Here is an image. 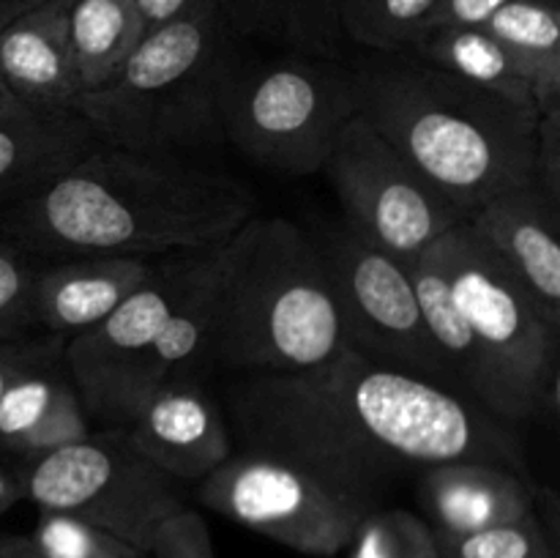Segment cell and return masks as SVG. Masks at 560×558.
I'll return each instance as SVG.
<instances>
[{
    "instance_id": "obj_1",
    "label": "cell",
    "mask_w": 560,
    "mask_h": 558,
    "mask_svg": "<svg viewBox=\"0 0 560 558\" xmlns=\"http://www.w3.org/2000/svg\"><path fill=\"white\" fill-rule=\"evenodd\" d=\"M230 410L241 449L299 465L375 509L405 476L441 463L525 474L509 421L353 348L301 372H255L230 394Z\"/></svg>"
},
{
    "instance_id": "obj_2",
    "label": "cell",
    "mask_w": 560,
    "mask_h": 558,
    "mask_svg": "<svg viewBox=\"0 0 560 558\" xmlns=\"http://www.w3.org/2000/svg\"><path fill=\"white\" fill-rule=\"evenodd\" d=\"M255 208V191L233 175L98 142L5 213L0 235L42 260L164 257L228 244Z\"/></svg>"
},
{
    "instance_id": "obj_3",
    "label": "cell",
    "mask_w": 560,
    "mask_h": 558,
    "mask_svg": "<svg viewBox=\"0 0 560 558\" xmlns=\"http://www.w3.org/2000/svg\"><path fill=\"white\" fill-rule=\"evenodd\" d=\"M359 113L468 217L534 181L539 109L435 69L413 53L350 60Z\"/></svg>"
},
{
    "instance_id": "obj_4",
    "label": "cell",
    "mask_w": 560,
    "mask_h": 558,
    "mask_svg": "<svg viewBox=\"0 0 560 558\" xmlns=\"http://www.w3.org/2000/svg\"><path fill=\"white\" fill-rule=\"evenodd\" d=\"M348 348L315 235L284 217H252L219 246L213 361L301 372Z\"/></svg>"
},
{
    "instance_id": "obj_5",
    "label": "cell",
    "mask_w": 560,
    "mask_h": 558,
    "mask_svg": "<svg viewBox=\"0 0 560 558\" xmlns=\"http://www.w3.org/2000/svg\"><path fill=\"white\" fill-rule=\"evenodd\" d=\"M228 0L191 9L145 31L113 82L82 93L74 113L107 146L175 153L222 140L217 82L224 60Z\"/></svg>"
},
{
    "instance_id": "obj_6",
    "label": "cell",
    "mask_w": 560,
    "mask_h": 558,
    "mask_svg": "<svg viewBox=\"0 0 560 558\" xmlns=\"http://www.w3.org/2000/svg\"><path fill=\"white\" fill-rule=\"evenodd\" d=\"M430 249L485 361L487 410L503 421L556 416L560 332L465 219L432 241Z\"/></svg>"
},
{
    "instance_id": "obj_7",
    "label": "cell",
    "mask_w": 560,
    "mask_h": 558,
    "mask_svg": "<svg viewBox=\"0 0 560 558\" xmlns=\"http://www.w3.org/2000/svg\"><path fill=\"white\" fill-rule=\"evenodd\" d=\"M222 140L277 173L315 175L348 120L359 88L342 60L290 53L235 66L224 55L217 82Z\"/></svg>"
},
{
    "instance_id": "obj_8",
    "label": "cell",
    "mask_w": 560,
    "mask_h": 558,
    "mask_svg": "<svg viewBox=\"0 0 560 558\" xmlns=\"http://www.w3.org/2000/svg\"><path fill=\"white\" fill-rule=\"evenodd\" d=\"M27 501L120 536L148 556L159 525L186 507L175 479L148 463L120 427L27 460Z\"/></svg>"
},
{
    "instance_id": "obj_9",
    "label": "cell",
    "mask_w": 560,
    "mask_h": 558,
    "mask_svg": "<svg viewBox=\"0 0 560 558\" xmlns=\"http://www.w3.org/2000/svg\"><path fill=\"white\" fill-rule=\"evenodd\" d=\"M320 173L331 181L345 228L405 266L465 219L361 113L348 120Z\"/></svg>"
},
{
    "instance_id": "obj_10",
    "label": "cell",
    "mask_w": 560,
    "mask_h": 558,
    "mask_svg": "<svg viewBox=\"0 0 560 558\" xmlns=\"http://www.w3.org/2000/svg\"><path fill=\"white\" fill-rule=\"evenodd\" d=\"M197 498L233 523L320 558L350 547L361 520L375 509L299 465L246 449L208 474Z\"/></svg>"
},
{
    "instance_id": "obj_11",
    "label": "cell",
    "mask_w": 560,
    "mask_h": 558,
    "mask_svg": "<svg viewBox=\"0 0 560 558\" xmlns=\"http://www.w3.org/2000/svg\"><path fill=\"white\" fill-rule=\"evenodd\" d=\"M312 235L326 260L348 348L454 392V377L432 342L408 266L366 246L345 224Z\"/></svg>"
},
{
    "instance_id": "obj_12",
    "label": "cell",
    "mask_w": 560,
    "mask_h": 558,
    "mask_svg": "<svg viewBox=\"0 0 560 558\" xmlns=\"http://www.w3.org/2000/svg\"><path fill=\"white\" fill-rule=\"evenodd\" d=\"M202 257L206 252L164 255L118 310L71 337L63 361L88 416L113 421L120 392L189 290Z\"/></svg>"
},
{
    "instance_id": "obj_13",
    "label": "cell",
    "mask_w": 560,
    "mask_h": 558,
    "mask_svg": "<svg viewBox=\"0 0 560 558\" xmlns=\"http://www.w3.org/2000/svg\"><path fill=\"white\" fill-rule=\"evenodd\" d=\"M118 427L148 463L178 485H200L235 452L222 410L195 381L162 383Z\"/></svg>"
},
{
    "instance_id": "obj_14",
    "label": "cell",
    "mask_w": 560,
    "mask_h": 558,
    "mask_svg": "<svg viewBox=\"0 0 560 558\" xmlns=\"http://www.w3.org/2000/svg\"><path fill=\"white\" fill-rule=\"evenodd\" d=\"M558 208L536 181L503 191L465 217L503 266L528 290L541 317L560 332Z\"/></svg>"
},
{
    "instance_id": "obj_15",
    "label": "cell",
    "mask_w": 560,
    "mask_h": 558,
    "mask_svg": "<svg viewBox=\"0 0 560 558\" xmlns=\"http://www.w3.org/2000/svg\"><path fill=\"white\" fill-rule=\"evenodd\" d=\"M153 257H60L44 260L33 282V321L47 334H74L118 310L153 274Z\"/></svg>"
},
{
    "instance_id": "obj_16",
    "label": "cell",
    "mask_w": 560,
    "mask_h": 558,
    "mask_svg": "<svg viewBox=\"0 0 560 558\" xmlns=\"http://www.w3.org/2000/svg\"><path fill=\"white\" fill-rule=\"evenodd\" d=\"M427 525L435 534H474L514 523L536 509V487L528 474L495 463H441L416 479Z\"/></svg>"
},
{
    "instance_id": "obj_17",
    "label": "cell",
    "mask_w": 560,
    "mask_h": 558,
    "mask_svg": "<svg viewBox=\"0 0 560 558\" xmlns=\"http://www.w3.org/2000/svg\"><path fill=\"white\" fill-rule=\"evenodd\" d=\"M0 82L33 113H74L82 96L69 53V0H55L0 31Z\"/></svg>"
},
{
    "instance_id": "obj_18",
    "label": "cell",
    "mask_w": 560,
    "mask_h": 558,
    "mask_svg": "<svg viewBox=\"0 0 560 558\" xmlns=\"http://www.w3.org/2000/svg\"><path fill=\"white\" fill-rule=\"evenodd\" d=\"M217 274L219 246L206 252L189 290L173 315L167 317L159 337L145 350L129 383L120 392L113 421L120 425L131 408L162 383L195 381L197 372L213 361V332H217Z\"/></svg>"
},
{
    "instance_id": "obj_19",
    "label": "cell",
    "mask_w": 560,
    "mask_h": 558,
    "mask_svg": "<svg viewBox=\"0 0 560 558\" xmlns=\"http://www.w3.org/2000/svg\"><path fill=\"white\" fill-rule=\"evenodd\" d=\"M77 113H27L0 120V219L98 146Z\"/></svg>"
},
{
    "instance_id": "obj_20",
    "label": "cell",
    "mask_w": 560,
    "mask_h": 558,
    "mask_svg": "<svg viewBox=\"0 0 560 558\" xmlns=\"http://www.w3.org/2000/svg\"><path fill=\"white\" fill-rule=\"evenodd\" d=\"M424 63L487 88L523 107L539 109V91L517 55L485 27H432L408 49ZM541 113V109H539Z\"/></svg>"
},
{
    "instance_id": "obj_21",
    "label": "cell",
    "mask_w": 560,
    "mask_h": 558,
    "mask_svg": "<svg viewBox=\"0 0 560 558\" xmlns=\"http://www.w3.org/2000/svg\"><path fill=\"white\" fill-rule=\"evenodd\" d=\"M142 36L135 0H69V53L82 93L109 85Z\"/></svg>"
},
{
    "instance_id": "obj_22",
    "label": "cell",
    "mask_w": 560,
    "mask_h": 558,
    "mask_svg": "<svg viewBox=\"0 0 560 558\" xmlns=\"http://www.w3.org/2000/svg\"><path fill=\"white\" fill-rule=\"evenodd\" d=\"M230 27L271 38L290 53L342 60V27L334 0H228Z\"/></svg>"
},
{
    "instance_id": "obj_23",
    "label": "cell",
    "mask_w": 560,
    "mask_h": 558,
    "mask_svg": "<svg viewBox=\"0 0 560 558\" xmlns=\"http://www.w3.org/2000/svg\"><path fill=\"white\" fill-rule=\"evenodd\" d=\"M481 27L534 77L541 113L560 107V0H512Z\"/></svg>"
},
{
    "instance_id": "obj_24",
    "label": "cell",
    "mask_w": 560,
    "mask_h": 558,
    "mask_svg": "<svg viewBox=\"0 0 560 558\" xmlns=\"http://www.w3.org/2000/svg\"><path fill=\"white\" fill-rule=\"evenodd\" d=\"M345 42L364 53H408L430 27L438 0H334Z\"/></svg>"
},
{
    "instance_id": "obj_25",
    "label": "cell",
    "mask_w": 560,
    "mask_h": 558,
    "mask_svg": "<svg viewBox=\"0 0 560 558\" xmlns=\"http://www.w3.org/2000/svg\"><path fill=\"white\" fill-rule=\"evenodd\" d=\"M71 392L77 388L66 370V361H55L16 377L0 397V449L20 454L25 438Z\"/></svg>"
},
{
    "instance_id": "obj_26",
    "label": "cell",
    "mask_w": 560,
    "mask_h": 558,
    "mask_svg": "<svg viewBox=\"0 0 560 558\" xmlns=\"http://www.w3.org/2000/svg\"><path fill=\"white\" fill-rule=\"evenodd\" d=\"M435 542L441 558H558L556 542L536 512L474 534H435Z\"/></svg>"
},
{
    "instance_id": "obj_27",
    "label": "cell",
    "mask_w": 560,
    "mask_h": 558,
    "mask_svg": "<svg viewBox=\"0 0 560 558\" xmlns=\"http://www.w3.org/2000/svg\"><path fill=\"white\" fill-rule=\"evenodd\" d=\"M350 547L353 558H441L427 520L405 509H372L361 520Z\"/></svg>"
},
{
    "instance_id": "obj_28",
    "label": "cell",
    "mask_w": 560,
    "mask_h": 558,
    "mask_svg": "<svg viewBox=\"0 0 560 558\" xmlns=\"http://www.w3.org/2000/svg\"><path fill=\"white\" fill-rule=\"evenodd\" d=\"M31 536L49 558H148L120 536L69 514L42 512Z\"/></svg>"
},
{
    "instance_id": "obj_29",
    "label": "cell",
    "mask_w": 560,
    "mask_h": 558,
    "mask_svg": "<svg viewBox=\"0 0 560 558\" xmlns=\"http://www.w3.org/2000/svg\"><path fill=\"white\" fill-rule=\"evenodd\" d=\"M42 263V257L16 241L0 239V339L36 332L31 295Z\"/></svg>"
},
{
    "instance_id": "obj_30",
    "label": "cell",
    "mask_w": 560,
    "mask_h": 558,
    "mask_svg": "<svg viewBox=\"0 0 560 558\" xmlns=\"http://www.w3.org/2000/svg\"><path fill=\"white\" fill-rule=\"evenodd\" d=\"M153 558H217L213 550L211 528L200 512L184 507L173 518L164 520L153 534L151 550Z\"/></svg>"
},
{
    "instance_id": "obj_31",
    "label": "cell",
    "mask_w": 560,
    "mask_h": 558,
    "mask_svg": "<svg viewBox=\"0 0 560 558\" xmlns=\"http://www.w3.org/2000/svg\"><path fill=\"white\" fill-rule=\"evenodd\" d=\"M63 348L66 345L60 342L58 334H49V337L27 334V337L0 339V397L16 377L38 370V367L63 361Z\"/></svg>"
},
{
    "instance_id": "obj_32",
    "label": "cell",
    "mask_w": 560,
    "mask_h": 558,
    "mask_svg": "<svg viewBox=\"0 0 560 558\" xmlns=\"http://www.w3.org/2000/svg\"><path fill=\"white\" fill-rule=\"evenodd\" d=\"M534 181L556 206H560V107L539 115Z\"/></svg>"
},
{
    "instance_id": "obj_33",
    "label": "cell",
    "mask_w": 560,
    "mask_h": 558,
    "mask_svg": "<svg viewBox=\"0 0 560 558\" xmlns=\"http://www.w3.org/2000/svg\"><path fill=\"white\" fill-rule=\"evenodd\" d=\"M512 0H438L430 27H481Z\"/></svg>"
},
{
    "instance_id": "obj_34",
    "label": "cell",
    "mask_w": 560,
    "mask_h": 558,
    "mask_svg": "<svg viewBox=\"0 0 560 558\" xmlns=\"http://www.w3.org/2000/svg\"><path fill=\"white\" fill-rule=\"evenodd\" d=\"M197 0H135L137 11H140V20L145 25V31L162 25V22L173 20L180 11L191 9Z\"/></svg>"
},
{
    "instance_id": "obj_35",
    "label": "cell",
    "mask_w": 560,
    "mask_h": 558,
    "mask_svg": "<svg viewBox=\"0 0 560 558\" xmlns=\"http://www.w3.org/2000/svg\"><path fill=\"white\" fill-rule=\"evenodd\" d=\"M0 558H49L33 536H0Z\"/></svg>"
},
{
    "instance_id": "obj_36",
    "label": "cell",
    "mask_w": 560,
    "mask_h": 558,
    "mask_svg": "<svg viewBox=\"0 0 560 558\" xmlns=\"http://www.w3.org/2000/svg\"><path fill=\"white\" fill-rule=\"evenodd\" d=\"M25 501V487H22V476L11 474V470L0 468V514L14 509L16 503Z\"/></svg>"
},
{
    "instance_id": "obj_37",
    "label": "cell",
    "mask_w": 560,
    "mask_h": 558,
    "mask_svg": "<svg viewBox=\"0 0 560 558\" xmlns=\"http://www.w3.org/2000/svg\"><path fill=\"white\" fill-rule=\"evenodd\" d=\"M47 3H55V0H0V31Z\"/></svg>"
},
{
    "instance_id": "obj_38",
    "label": "cell",
    "mask_w": 560,
    "mask_h": 558,
    "mask_svg": "<svg viewBox=\"0 0 560 558\" xmlns=\"http://www.w3.org/2000/svg\"><path fill=\"white\" fill-rule=\"evenodd\" d=\"M20 113H27V107H22V104L11 96L9 88L0 82V120L11 118V115H20Z\"/></svg>"
}]
</instances>
